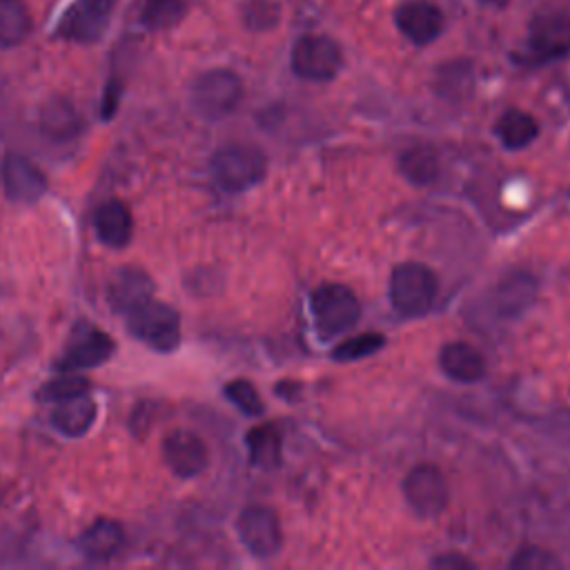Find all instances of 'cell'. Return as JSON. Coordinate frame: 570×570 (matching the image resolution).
<instances>
[{
    "label": "cell",
    "instance_id": "14",
    "mask_svg": "<svg viewBox=\"0 0 570 570\" xmlns=\"http://www.w3.org/2000/svg\"><path fill=\"white\" fill-rule=\"evenodd\" d=\"M399 31L414 45H430L443 31V13L428 0H410L396 9Z\"/></svg>",
    "mask_w": 570,
    "mask_h": 570
},
{
    "label": "cell",
    "instance_id": "21",
    "mask_svg": "<svg viewBox=\"0 0 570 570\" xmlns=\"http://www.w3.org/2000/svg\"><path fill=\"white\" fill-rule=\"evenodd\" d=\"M497 136L501 138V142L510 149H521L525 145H530L537 134H539V125L537 120L528 114V111H521V109H508L499 120H497V127H494Z\"/></svg>",
    "mask_w": 570,
    "mask_h": 570
},
{
    "label": "cell",
    "instance_id": "3",
    "mask_svg": "<svg viewBox=\"0 0 570 570\" xmlns=\"http://www.w3.org/2000/svg\"><path fill=\"white\" fill-rule=\"evenodd\" d=\"M265 154L252 145H227L212 156V174L225 191H245L263 180Z\"/></svg>",
    "mask_w": 570,
    "mask_h": 570
},
{
    "label": "cell",
    "instance_id": "10",
    "mask_svg": "<svg viewBox=\"0 0 570 570\" xmlns=\"http://www.w3.org/2000/svg\"><path fill=\"white\" fill-rule=\"evenodd\" d=\"M163 459L176 476L189 479L207 468L209 452L196 432L174 430L163 441Z\"/></svg>",
    "mask_w": 570,
    "mask_h": 570
},
{
    "label": "cell",
    "instance_id": "13",
    "mask_svg": "<svg viewBox=\"0 0 570 570\" xmlns=\"http://www.w3.org/2000/svg\"><path fill=\"white\" fill-rule=\"evenodd\" d=\"M4 194L13 203H36L47 191V176L22 154H7L2 160Z\"/></svg>",
    "mask_w": 570,
    "mask_h": 570
},
{
    "label": "cell",
    "instance_id": "19",
    "mask_svg": "<svg viewBox=\"0 0 570 570\" xmlns=\"http://www.w3.org/2000/svg\"><path fill=\"white\" fill-rule=\"evenodd\" d=\"M96 421V401L89 392L58 401L51 412V423L65 436H82Z\"/></svg>",
    "mask_w": 570,
    "mask_h": 570
},
{
    "label": "cell",
    "instance_id": "28",
    "mask_svg": "<svg viewBox=\"0 0 570 570\" xmlns=\"http://www.w3.org/2000/svg\"><path fill=\"white\" fill-rule=\"evenodd\" d=\"M225 396L245 414H261L263 412V401L256 392V387L249 381L236 379L225 385Z\"/></svg>",
    "mask_w": 570,
    "mask_h": 570
},
{
    "label": "cell",
    "instance_id": "17",
    "mask_svg": "<svg viewBox=\"0 0 570 570\" xmlns=\"http://www.w3.org/2000/svg\"><path fill=\"white\" fill-rule=\"evenodd\" d=\"M98 238L109 247H125L134 234V218L122 200H107L94 214Z\"/></svg>",
    "mask_w": 570,
    "mask_h": 570
},
{
    "label": "cell",
    "instance_id": "12",
    "mask_svg": "<svg viewBox=\"0 0 570 570\" xmlns=\"http://www.w3.org/2000/svg\"><path fill=\"white\" fill-rule=\"evenodd\" d=\"M114 350H116V345L109 334H105L96 327H85L82 334H73L67 350L58 358L56 367H58V372L89 370V367H96V365L109 361Z\"/></svg>",
    "mask_w": 570,
    "mask_h": 570
},
{
    "label": "cell",
    "instance_id": "2",
    "mask_svg": "<svg viewBox=\"0 0 570 570\" xmlns=\"http://www.w3.org/2000/svg\"><path fill=\"white\" fill-rule=\"evenodd\" d=\"M312 316L323 338H334L352 330L361 316L356 294L341 283H325L312 292Z\"/></svg>",
    "mask_w": 570,
    "mask_h": 570
},
{
    "label": "cell",
    "instance_id": "24",
    "mask_svg": "<svg viewBox=\"0 0 570 570\" xmlns=\"http://www.w3.org/2000/svg\"><path fill=\"white\" fill-rule=\"evenodd\" d=\"M252 463L258 468H276L281 463V432L276 425H258L247 434Z\"/></svg>",
    "mask_w": 570,
    "mask_h": 570
},
{
    "label": "cell",
    "instance_id": "15",
    "mask_svg": "<svg viewBox=\"0 0 570 570\" xmlns=\"http://www.w3.org/2000/svg\"><path fill=\"white\" fill-rule=\"evenodd\" d=\"M151 292H154L151 278L138 267L118 269L109 278V285H107V298H109L111 307L122 314L145 301H149Z\"/></svg>",
    "mask_w": 570,
    "mask_h": 570
},
{
    "label": "cell",
    "instance_id": "27",
    "mask_svg": "<svg viewBox=\"0 0 570 570\" xmlns=\"http://www.w3.org/2000/svg\"><path fill=\"white\" fill-rule=\"evenodd\" d=\"M385 343V336L381 334H358V336H352L347 341H343L336 350H334V358L338 361H354V358H363V356H370L374 354L376 350H381Z\"/></svg>",
    "mask_w": 570,
    "mask_h": 570
},
{
    "label": "cell",
    "instance_id": "33",
    "mask_svg": "<svg viewBox=\"0 0 570 570\" xmlns=\"http://www.w3.org/2000/svg\"><path fill=\"white\" fill-rule=\"evenodd\" d=\"M0 501H2V488H0Z\"/></svg>",
    "mask_w": 570,
    "mask_h": 570
},
{
    "label": "cell",
    "instance_id": "5",
    "mask_svg": "<svg viewBox=\"0 0 570 570\" xmlns=\"http://www.w3.org/2000/svg\"><path fill=\"white\" fill-rule=\"evenodd\" d=\"M243 98V82L229 69H212L196 78L191 87V105L207 120L229 116Z\"/></svg>",
    "mask_w": 570,
    "mask_h": 570
},
{
    "label": "cell",
    "instance_id": "4",
    "mask_svg": "<svg viewBox=\"0 0 570 570\" xmlns=\"http://www.w3.org/2000/svg\"><path fill=\"white\" fill-rule=\"evenodd\" d=\"M436 298V276L423 263H401L390 278V301L403 316L425 314Z\"/></svg>",
    "mask_w": 570,
    "mask_h": 570
},
{
    "label": "cell",
    "instance_id": "16",
    "mask_svg": "<svg viewBox=\"0 0 570 570\" xmlns=\"http://www.w3.org/2000/svg\"><path fill=\"white\" fill-rule=\"evenodd\" d=\"M125 543V530L114 519H96L80 537L78 550L91 561H109Z\"/></svg>",
    "mask_w": 570,
    "mask_h": 570
},
{
    "label": "cell",
    "instance_id": "30",
    "mask_svg": "<svg viewBox=\"0 0 570 570\" xmlns=\"http://www.w3.org/2000/svg\"><path fill=\"white\" fill-rule=\"evenodd\" d=\"M512 568H519V570H548V568H559V559L552 557L550 552L541 550V548H523L514 554V559L510 561Z\"/></svg>",
    "mask_w": 570,
    "mask_h": 570
},
{
    "label": "cell",
    "instance_id": "8",
    "mask_svg": "<svg viewBox=\"0 0 570 570\" xmlns=\"http://www.w3.org/2000/svg\"><path fill=\"white\" fill-rule=\"evenodd\" d=\"M118 0H76L60 18L58 33L73 42H96L109 27Z\"/></svg>",
    "mask_w": 570,
    "mask_h": 570
},
{
    "label": "cell",
    "instance_id": "1",
    "mask_svg": "<svg viewBox=\"0 0 570 570\" xmlns=\"http://www.w3.org/2000/svg\"><path fill=\"white\" fill-rule=\"evenodd\" d=\"M125 318L129 334L156 352H171L180 343V316L167 303L149 298L125 312Z\"/></svg>",
    "mask_w": 570,
    "mask_h": 570
},
{
    "label": "cell",
    "instance_id": "9",
    "mask_svg": "<svg viewBox=\"0 0 570 570\" xmlns=\"http://www.w3.org/2000/svg\"><path fill=\"white\" fill-rule=\"evenodd\" d=\"M236 528L243 546L256 557H272L283 546L278 514L267 505H247L238 514Z\"/></svg>",
    "mask_w": 570,
    "mask_h": 570
},
{
    "label": "cell",
    "instance_id": "29",
    "mask_svg": "<svg viewBox=\"0 0 570 570\" xmlns=\"http://www.w3.org/2000/svg\"><path fill=\"white\" fill-rule=\"evenodd\" d=\"M243 20L247 29H254V31L272 29L278 20V7L269 0H249L243 7Z\"/></svg>",
    "mask_w": 570,
    "mask_h": 570
},
{
    "label": "cell",
    "instance_id": "18",
    "mask_svg": "<svg viewBox=\"0 0 570 570\" xmlns=\"http://www.w3.org/2000/svg\"><path fill=\"white\" fill-rule=\"evenodd\" d=\"M439 365L450 379L461 383L479 381L485 374V361L481 352L463 341H452L443 345L439 354Z\"/></svg>",
    "mask_w": 570,
    "mask_h": 570
},
{
    "label": "cell",
    "instance_id": "23",
    "mask_svg": "<svg viewBox=\"0 0 570 570\" xmlns=\"http://www.w3.org/2000/svg\"><path fill=\"white\" fill-rule=\"evenodd\" d=\"M31 31V16L24 0H0V45L16 47Z\"/></svg>",
    "mask_w": 570,
    "mask_h": 570
},
{
    "label": "cell",
    "instance_id": "6",
    "mask_svg": "<svg viewBox=\"0 0 570 570\" xmlns=\"http://www.w3.org/2000/svg\"><path fill=\"white\" fill-rule=\"evenodd\" d=\"M343 67V51L341 47L318 33L301 36L292 49V69L303 80L325 82L332 80Z\"/></svg>",
    "mask_w": 570,
    "mask_h": 570
},
{
    "label": "cell",
    "instance_id": "7",
    "mask_svg": "<svg viewBox=\"0 0 570 570\" xmlns=\"http://www.w3.org/2000/svg\"><path fill=\"white\" fill-rule=\"evenodd\" d=\"M403 494L419 517H436L450 501V488L443 472L430 463H419L407 472Z\"/></svg>",
    "mask_w": 570,
    "mask_h": 570
},
{
    "label": "cell",
    "instance_id": "31",
    "mask_svg": "<svg viewBox=\"0 0 570 570\" xmlns=\"http://www.w3.org/2000/svg\"><path fill=\"white\" fill-rule=\"evenodd\" d=\"M434 566L439 568H470L472 563L463 557H456V554H448V557H439L434 559Z\"/></svg>",
    "mask_w": 570,
    "mask_h": 570
},
{
    "label": "cell",
    "instance_id": "20",
    "mask_svg": "<svg viewBox=\"0 0 570 570\" xmlns=\"http://www.w3.org/2000/svg\"><path fill=\"white\" fill-rule=\"evenodd\" d=\"M82 120L76 107L65 98H51L40 109V129L53 140H67L78 134Z\"/></svg>",
    "mask_w": 570,
    "mask_h": 570
},
{
    "label": "cell",
    "instance_id": "11",
    "mask_svg": "<svg viewBox=\"0 0 570 570\" xmlns=\"http://www.w3.org/2000/svg\"><path fill=\"white\" fill-rule=\"evenodd\" d=\"M528 45L539 58H559L570 51V13L561 9L541 11L532 18Z\"/></svg>",
    "mask_w": 570,
    "mask_h": 570
},
{
    "label": "cell",
    "instance_id": "25",
    "mask_svg": "<svg viewBox=\"0 0 570 570\" xmlns=\"http://www.w3.org/2000/svg\"><path fill=\"white\" fill-rule=\"evenodd\" d=\"M185 0H147L140 20L147 29L160 31L178 24L185 16Z\"/></svg>",
    "mask_w": 570,
    "mask_h": 570
},
{
    "label": "cell",
    "instance_id": "26",
    "mask_svg": "<svg viewBox=\"0 0 570 570\" xmlns=\"http://www.w3.org/2000/svg\"><path fill=\"white\" fill-rule=\"evenodd\" d=\"M89 390V381L76 372H60V376L51 379L49 383H45L40 390H38V399L40 401H51V403H58V401H65V399H71V396H78V394H85Z\"/></svg>",
    "mask_w": 570,
    "mask_h": 570
},
{
    "label": "cell",
    "instance_id": "22",
    "mask_svg": "<svg viewBox=\"0 0 570 570\" xmlns=\"http://www.w3.org/2000/svg\"><path fill=\"white\" fill-rule=\"evenodd\" d=\"M401 174L414 185H430L439 174V156L428 145L410 147L399 158Z\"/></svg>",
    "mask_w": 570,
    "mask_h": 570
},
{
    "label": "cell",
    "instance_id": "32",
    "mask_svg": "<svg viewBox=\"0 0 570 570\" xmlns=\"http://www.w3.org/2000/svg\"><path fill=\"white\" fill-rule=\"evenodd\" d=\"M483 2H488V4H497V7H503V4H505V0H483Z\"/></svg>",
    "mask_w": 570,
    "mask_h": 570
}]
</instances>
